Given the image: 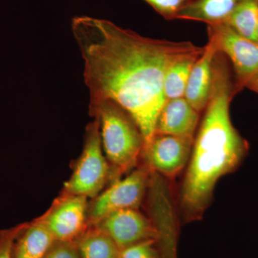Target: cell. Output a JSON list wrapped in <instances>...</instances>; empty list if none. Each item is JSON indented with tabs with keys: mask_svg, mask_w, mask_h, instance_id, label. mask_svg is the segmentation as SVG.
Here are the masks:
<instances>
[{
	"mask_svg": "<svg viewBox=\"0 0 258 258\" xmlns=\"http://www.w3.org/2000/svg\"><path fill=\"white\" fill-rule=\"evenodd\" d=\"M71 28L84 61L91 101L118 103L138 125L145 145L155 134L166 101L163 86L168 70L179 59L203 53L205 47L149 38L89 16L75 17Z\"/></svg>",
	"mask_w": 258,
	"mask_h": 258,
	"instance_id": "6da1fadb",
	"label": "cell"
},
{
	"mask_svg": "<svg viewBox=\"0 0 258 258\" xmlns=\"http://www.w3.org/2000/svg\"><path fill=\"white\" fill-rule=\"evenodd\" d=\"M235 93L227 57L218 52L214 60L210 100L180 188L179 208L186 222L203 217L217 181L235 171L248 152V143L231 120L230 103Z\"/></svg>",
	"mask_w": 258,
	"mask_h": 258,
	"instance_id": "7a4b0ae2",
	"label": "cell"
},
{
	"mask_svg": "<svg viewBox=\"0 0 258 258\" xmlns=\"http://www.w3.org/2000/svg\"><path fill=\"white\" fill-rule=\"evenodd\" d=\"M90 109L99 123L102 147L117 174L133 169L142 157L144 139L133 118L110 99L90 102Z\"/></svg>",
	"mask_w": 258,
	"mask_h": 258,
	"instance_id": "3957f363",
	"label": "cell"
},
{
	"mask_svg": "<svg viewBox=\"0 0 258 258\" xmlns=\"http://www.w3.org/2000/svg\"><path fill=\"white\" fill-rule=\"evenodd\" d=\"M104 154L99 123L96 119L88 125L82 154L71 178L64 183L68 195L96 198L101 192L110 174L109 163Z\"/></svg>",
	"mask_w": 258,
	"mask_h": 258,
	"instance_id": "277c9868",
	"label": "cell"
},
{
	"mask_svg": "<svg viewBox=\"0 0 258 258\" xmlns=\"http://www.w3.org/2000/svg\"><path fill=\"white\" fill-rule=\"evenodd\" d=\"M151 174L147 166H142L101 191L88 207V223L96 225L105 217L120 210L138 209L149 189Z\"/></svg>",
	"mask_w": 258,
	"mask_h": 258,
	"instance_id": "5b68a950",
	"label": "cell"
},
{
	"mask_svg": "<svg viewBox=\"0 0 258 258\" xmlns=\"http://www.w3.org/2000/svg\"><path fill=\"white\" fill-rule=\"evenodd\" d=\"M208 37L217 50L230 59L235 71L239 91L258 74V42L246 38L225 23L208 25Z\"/></svg>",
	"mask_w": 258,
	"mask_h": 258,
	"instance_id": "8992f818",
	"label": "cell"
},
{
	"mask_svg": "<svg viewBox=\"0 0 258 258\" xmlns=\"http://www.w3.org/2000/svg\"><path fill=\"white\" fill-rule=\"evenodd\" d=\"M194 139L155 134L144 145L142 157L151 172L174 179L187 166Z\"/></svg>",
	"mask_w": 258,
	"mask_h": 258,
	"instance_id": "52a82bcc",
	"label": "cell"
},
{
	"mask_svg": "<svg viewBox=\"0 0 258 258\" xmlns=\"http://www.w3.org/2000/svg\"><path fill=\"white\" fill-rule=\"evenodd\" d=\"M109 236L120 249L147 240H157L155 224L138 209L110 214L94 225Z\"/></svg>",
	"mask_w": 258,
	"mask_h": 258,
	"instance_id": "ba28073f",
	"label": "cell"
},
{
	"mask_svg": "<svg viewBox=\"0 0 258 258\" xmlns=\"http://www.w3.org/2000/svg\"><path fill=\"white\" fill-rule=\"evenodd\" d=\"M87 198L69 195L42 219L55 240L74 241L86 230Z\"/></svg>",
	"mask_w": 258,
	"mask_h": 258,
	"instance_id": "9c48e42d",
	"label": "cell"
},
{
	"mask_svg": "<svg viewBox=\"0 0 258 258\" xmlns=\"http://www.w3.org/2000/svg\"><path fill=\"white\" fill-rule=\"evenodd\" d=\"M217 52L215 42L208 37V44L190 74L184 98L199 113L205 111L210 100L214 60Z\"/></svg>",
	"mask_w": 258,
	"mask_h": 258,
	"instance_id": "30bf717a",
	"label": "cell"
},
{
	"mask_svg": "<svg viewBox=\"0 0 258 258\" xmlns=\"http://www.w3.org/2000/svg\"><path fill=\"white\" fill-rule=\"evenodd\" d=\"M200 113L184 97L166 101L158 116L155 134L195 138Z\"/></svg>",
	"mask_w": 258,
	"mask_h": 258,
	"instance_id": "8fae6325",
	"label": "cell"
},
{
	"mask_svg": "<svg viewBox=\"0 0 258 258\" xmlns=\"http://www.w3.org/2000/svg\"><path fill=\"white\" fill-rule=\"evenodd\" d=\"M242 0H194L180 11L176 20L201 22L207 25L225 23Z\"/></svg>",
	"mask_w": 258,
	"mask_h": 258,
	"instance_id": "7c38bea8",
	"label": "cell"
},
{
	"mask_svg": "<svg viewBox=\"0 0 258 258\" xmlns=\"http://www.w3.org/2000/svg\"><path fill=\"white\" fill-rule=\"evenodd\" d=\"M55 239L41 220L27 225L14 247L15 258H43Z\"/></svg>",
	"mask_w": 258,
	"mask_h": 258,
	"instance_id": "4fadbf2b",
	"label": "cell"
},
{
	"mask_svg": "<svg viewBox=\"0 0 258 258\" xmlns=\"http://www.w3.org/2000/svg\"><path fill=\"white\" fill-rule=\"evenodd\" d=\"M74 242L81 258L119 257V248L109 236L96 225L86 228Z\"/></svg>",
	"mask_w": 258,
	"mask_h": 258,
	"instance_id": "5bb4252c",
	"label": "cell"
},
{
	"mask_svg": "<svg viewBox=\"0 0 258 258\" xmlns=\"http://www.w3.org/2000/svg\"><path fill=\"white\" fill-rule=\"evenodd\" d=\"M202 54L183 57L171 64L166 73L163 86L166 101L184 97L191 69Z\"/></svg>",
	"mask_w": 258,
	"mask_h": 258,
	"instance_id": "9a60e30c",
	"label": "cell"
},
{
	"mask_svg": "<svg viewBox=\"0 0 258 258\" xmlns=\"http://www.w3.org/2000/svg\"><path fill=\"white\" fill-rule=\"evenodd\" d=\"M223 23L242 36L257 42L258 0H242Z\"/></svg>",
	"mask_w": 258,
	"mask_h": 258,
	"instance_id": "2e32d148",
	"label": "cell"
},
{
	"mask_svg": "<svg viewBox=\"0 0 258 258\" xmlns=\"http://www.w3.org/2000/svg\"><path fill=\"white\" fill-rule=\"evenodd\" d=\"M118 258H161V255L157 240H147L120 249Z\"/></svg>",
	"mask_w": 258,
	"mask_h": 258,
	"instance_id": "e0dca14e",
	"label": "cell"
},
{
	"mask_svg": "<svg viewBox=\"0 0 258 258\" xmlns=\"http://www.w3.org/2000/svg\"><path fill=\"white\" fill-rule=\"evenodd\" d=\"M166 20H176L180 11L194 0H144Z\"/></svg>",
	"mask_w": 258,
	"mask_h": 258,
	"instance_id": "ac0fdd59",
	"label": "cell"
},
{
	"mask_svg": "<svg viewBox=\"0 0 258 258\" xmlns=\"http://www.w3.org/2000/svg\"><path fill=\"white\" fill-rule=\"evenodd\" d=\"M26 225V224H22L12 228L0 230V258H15V242Z\"/></svg>",
	"mask_w": 258,
	"mask_h": 258,
	"instance_id": "d6986e66",
	"label": "cell"
},
{
	"mask_svg": "<svg viewBox=\"0 0 258 258\" xmlns=\"http://www.w3.org/2000/svg\"><path fill=\"white\" fill-rule=\"evenodd\" d=\"M43 258H81V257L74 240H55Z\"/></svg>",
	"mask_w": 258,
	"mask_h": 258,
	"instance_id": "ffe728a7",
	"label": "cell"
},
{
	"mask_svg": "<svg viewBox=\"0 0 258 258\" xmlns=\"http://www.w3.org/2000/svg\"><path fill=\"white\" fill-rule=\"evenodd\" d=\"M246 87L249 88V89L252 90L254 92L258 93V74L250 80L247 84L246 85Z\"/></svg>",
	"mask_w": 258,
	"mask_h": 258,
	"instance_id": "44dd1931",
	"label": "cell"
},
{
	"mask_svg": "<svg viewBox=\"0 0 258 258\" xmlns=\"http://www.w3.org/2000/svg\"><path fill=\"white\" fill-rule=\"evenodd\" d=\"M257 40L258 42V23H257Z\"/></svg>",
	"mask_w": 258,
	"mask_h": 258,
	"instance_id": "7402d4cb",
	"label": "cell"
}]
</instances>
